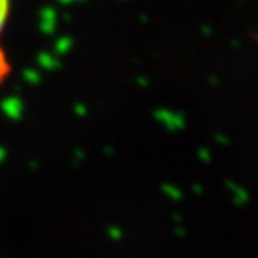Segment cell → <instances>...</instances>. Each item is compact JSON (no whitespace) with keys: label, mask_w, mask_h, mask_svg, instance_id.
<instances>
[{"label":"cell","mask_w":258,"mask_h":258,"mask_svg":"<svg viewBox=\"0 0 258 258\" xmlns=\"http://www.w3.org/2000/svg\"><path fill=\"white\" fill-rule=\"evenodd\" d=\"M8 2L9 0H0V29L4 25L6 15H8Z\"/></svg>","instance_id":"cell-1"}]
</instances>
